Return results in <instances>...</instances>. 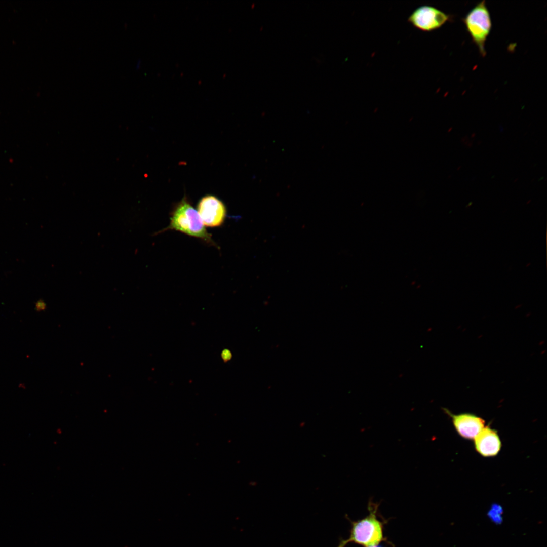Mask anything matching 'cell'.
<instances>
[{"label": "cell", "instance_id": "cell-1", "mask_svg": "<svg viewBox=\"0 0 547 547\" xmlns=\"http://www.w3.org/2000/svg\"><path fill=\"white\" fill-rule=\"evenodd\" d=\"M174 230L203 240L211 246L218 247L211 234L205 228L197 210L186 198H183L174 208L169 225L157 233Z\"/></svg>", "mask_w": 547, "mask_h": 547}, {"label": "cell", "instance_id": "cell-2", "mask_svg": "<svg viewBox=\"0 0 547 547\" xmlns=\"http://www.w3.org/2000/svg\"><path fill=\"white\" fill-rule=\"evenodd\" d=\"M378 507L377 504L370 501L368 515L356 521L349 519L351 524L349 537L346 539H340L337 547H345L351 542L368 547L385 541L383 533V524L377 517Z\"/></svg>", "mask_w": 547, "mask_h": 547}, {"label": "cell", "instance_id": "cell-3", "mask_svg": "<svg viewBox=\"0 0 547 547\" xmlns=\"http://www.w3.org/2000/svg\"><path fill=\"white\" fill-rule=\"evenodd\" d=\"M462 20L480 54L485 57V43L492 28L491 16L485 1L478 3Z\"/></svg>", "mask_w": 547, "mask_h": 547}, {"label": "cell", "instance_id": "cell-4", "mask_svg": "<svg viewBox=\"0 0 547 547\" xmlns=\"http://www.w3.org/2000/svg\"><path fill=\"white\" fill-rule=\"evenodd\" d=\"M452 17L440 9L429 5L415 9L408 18V22L414 27L424 32H431L441 28Z\"/></svg>", "mask_w": 547, "mask_h": 547}, {"label": "cell", "instance_id": "cell-5", "mask_svg": "<svg viewBox=\"0 0 547 547\" xmlns=\"http://www.w3.org/2000/svg\"><path fill=\"white\" fill-rule=\"evenodd\" d=\"M198 213L205 226L216 227L221 226L226 215L223 202L215 196L203 197L198 205Z\"/></svg>", "mask_w": 547, "mask_h": 547}, {"label": "cell", "instance_id": "cell-6", "mask_svg": "<svg viewBox=\"0 0 547 547\" xmlns=\"http://www.w3.org/2000/svg\"><path fill=\"white\" fill-rule=\"evenodd\" d=\"M445 412L452 418L455 428L463 438L474 439L485 427V421L481 418L471 413L453 415L447 409Z\"/></svg>", "mask_w": 547, "mask_h": 547}, {"label": "cell", "instance_id": "cell-7", "mask_svg": "<svg viewBox=\"0 0 547 547\" xmlns=\"http://www.w3.org/2000/svg\"><path fill=\"white\" fill-rule=\"evenodd\" d=\"M474 444L477 451L484 457L496 455L501 447L497 432L489 426L484 427L476 436Z\"/></svg>", "mask_w": 547, "mask_h": 547}, {"label": "cell", "instance_id": "cell-8", "mask_svg": "<svg viewBox=\"0 0 547 547\" xmlns=\"http://www.w3.org/2000/svg\"><path fill=\"white\" fill-rule=\"evenodd\" d=\"M490 519L495 524H499L502 522L503 509L501 506L498 504H492L487 513Z\"/></svg>", "mask_w": 547, "mask_h": 547}, {"label": "cell", "instance_id": "cell-9", "mask_svg": "<svg viewBox=\"0 0 547 547\" xmlns=\"http://www.w3.org/2000/svg\"><path fill=\"white\" fill-rule=\"evenodd\" d=\"M45 309H46V305L44 303L41 302L37 304V311L44 310Z\"/></svg>", "mask_w": 547, "mask_h": 547}, {"label": "cell", "instance_id": "cell-10", "mask_svg": "<svg viewBox=\"0 0 547 547\" xmlns=\"http://www.w3.org/2000/svg\"><path fill=\"white\" fill-rule=\"evenodd\" d=\"M368 547H383V546H382L381 545H380L379 544H378L374 545H372V546H368Z\"/></svg>", "mask_w": 547, "mask_h": 547}]
</instances>
